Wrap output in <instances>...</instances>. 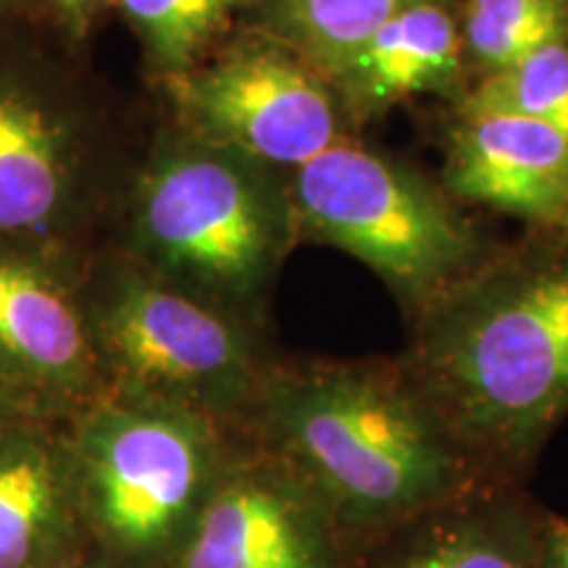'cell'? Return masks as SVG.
<instances>
[{
    "label": "cell",
    "mask_w": 568,
    "mask_h": 568,
    "mask_svg": "<svg viewBox=\"0 0 568 568\" xmlns=\"http://www.w3.org/2000/svg\"><path fill=\"white\" fill-rule=\"evenodd\" d=\"M464 63L458 3L429 0L389 19L326 80L335 88L347 122L358 124L414 95L450 92Z\"/></svg>",
    "instance_id": "obj_13"
},
{
    "label": "cell",
    "mask_w": 568,
    "mask_h": 568,
    "mask_svg": "<svg viewBox=\"0 0 568 568\" xmlns=\"http://www.w3.org/2000/svg\"><path fill=\"white\" fill-rule=\"evenodd\" d=\"M542 568H568V516L556 510L545 516Z\"/></svg>",
    "instance_id": "obj_20"
},
{
    "label": "cell",
    "mask_w": 568,
    "mask_h": 568,
    "mask_svg": "<svg viewBox=\"0 0 568 568\" xmlns=\"http://www.w3.org/2000/svg\"><path fill=\"white\" fill-rule=\"evenodd\" d=\"M63 568H67V566H63Z\"/></svg>",
    "instance_id": "obj_23"
},
{
    "label": "cell",
    "mask_w": 568,
    "mask_h": 568,
    "mask_svg": "<svg viewBox=\"0 0 568 568\" xmlns=\"http://www.w3.org/2000/svg\"><path fill=\"white\" fill-rule=\"evenodd\" d=\"M51 13L53 21L74 38H82L103 13L119 9V0H32Z\"/></svg>",
    "instance_id": "obj_19"
},
{
    "label": "cell",
    "mask_w": 568,
    "mask_h": 568,
    "mask_svg": "<svg viewBox=\"0 0 568 568\" xmlns=\"http://www.w3.org/2000/svg\"><path fill=\"white\" fill-rule=\"evenodd\" d=\"M80 293L101 372L119 393L234 422L251 418L274 366L253 322L184 293L130 255H84Z\"/></svg>",
    "instance_id": "obj_4"
},
{
    "label": "cell",
    "mask_w": 568,
    "mask_h": 568,
    "mask_svg": "<svg viewBox=\"0 0 568 568\" xmlns=\"http://www.w3.org/2000/svg\"><path fill=\"white\" fill-rule=\"evenodd\" d=\"M258 0H119L142 59L161 80L197 67L226 42L240 13Z\"/></svg>",
    "instance_id": "obj_16"
},
{
    "label": "cell",
    "mask_w": 568,
    "mask_h": 568,
    "mask_svg": "<svg viewBox=\"0 0 568 568\" xmlns=\"http://www.w3.org/2000/svg\"><path fill=\"white\" fill-rule=\"evenodd\" d=\"M224 418L119 393L95 403L69 447L71 479L122 550L151 552L190 524L237 450Z\"/></svg>",
    "instance_id": "obj_7"
},
{
    "label": "cell",
    "mask_w": 568,
    "mask_h": 568,
    "mask_svg": "<svg viewBox=\"0 0 568 568\" xmlns=\"http://www.w3.org/2000/svg\"><path fill=\"white\" fill-rule=\"evenodd\" d=\"M80 266L0 247V385L24 408L77 403L103 379Z\"/></svg>",
    "instance_id": "obj_10"
},
{
    "label": "cell",
    "mask_w": 568,
    "mask_h": 568,
    "mask_svg": "<svg viewBox=\"0 0 568 568\" xmlns=\"http://www.w3.org/2000/svg\"><path fill=\"white\" fill-rule=\"evenodd\" d=\"M161 82L176 130L282 172L347 140V116L332 82L258 27Z\"/></svg>",
    "instance_id": "obj_8"
},
{
    "label": "cell",
    "mask_w": 568,
    "mask_h": 568,
    "mask_svg": "<svg viewBox=\"0 0 568 568\" xmlns=\"http://www.w3.org/2000/svg\"><path fill=\"white\" fill-rule=\"evenodd\" d=\"M466 61L485 71L568 42V0H460Z\"/></svg>",
    "instance_id": "obj_17"
},
{
    "label": "cell",
    "mask_w": 568,
    "mask_h": 568,
    "mask_svg": "<svg viewBox=\"0 0 568 568\" xmlns=\"http://www.w3.org/2000/svg\"><path fill=\"white\" fill-rule=\"evenodd\" d=\"M24 410H27V408L21 406L17 397H13V395L9 393V389L0 385V429H3V426L13 424V422H19Z\"/></svg>",
    "instance_id": "obj_21"
},
{
    "label": "cell",
    "mask_w": 568,
    "mask_h": 568,
    "mask_svg": "<svg viewBox=\"0 0 568 568\" xmlns=\"http://www.w3.org/2000/svg\"><path fill=\"white\" fill-rule=\"evenodd\" d=\"M458 113L529 119L568 132V42H556L508 67L487 71L464 92Z\"/></svg>",
    "instance_id": "obj_18"
},
{
    "label": "cell",
    "mask_w": 568,
    "mask_h": 568,
    "mask_svg": "<svg viewBox=\"0 0 568 568\" xmlns=\"http://www.w3.org/2000/svg\"><path fill=\"white\" fill-rule=\"evenodd\" d=\"M400 358L489 477L521 485L568 418V237L479 261L416 311Z\"/></svg>",
    "instance_id": "obj_1"
},
{
    "label": "cell",
    "mask_w": 568,
    "mask_h": 568,
    "mask_svg": "<svg viewBox=\"0 0 568 568\" xmlns=\"http://www.w3.org/2000/svg\"><path fill=\"white\" fill-rule=\"evenodd\" d=\"M429 0H258V30L335 74L389 19ZM460 3V0H453Z\"/></svg>",
    "instance_id": "obj_15"
},
{
    "label": "cell",
    "mask_w": 568,
    "mask_h": 568,
    "mask_svg": "<svg viewBox=\"0 0 568 568\" xmlns=\"http://www.w3.org/2000/svg\"><path fill=\"white\" fill-rule=\"evenodd\" d=\"M445 190L458 201L568 230V132L514 116L458 113Z\"/></svg>",
    "instance_id": "obj_12"
},
{
    "label": "cell",
    "mask_w": 568,
    "mask_h": 568,
    "mask_svg": "<svg viewBox=\"0 0 568 568\" xmlns=\"http://www.w3.org/2000/svg\"><path fill=\"white\" fill-rule=\"evenodd\" d=\"M297 237L345 251L410 314L479 264L481 245L453 195L351 140L287 172Z\"/></svg>",
    "instance_id": "obj_6"
},
{
    "label": "cell",
    "mask_w": 568,
    "mask_h": 568,
    "mask_svg": "<svg viewBox=\"0 0 568 568\" xmlns=\"http://www.w3.org/2000/svg\"><path fill=\"white\" fill-rule=\"evenodd\" d=\"M251 418L261 445L314 489L355 556L408 518L497 481L403 358L274 368Z\"/></svg>",
    "instance_id": "obj_2"
},
{
    "label": "cell",
    "mask_w": 568,
    "mask_h": 568,
    "mask_svg": "<svg viewBox=\"0 0 568 568\" xmlns=\"http://www.w3.org/2000/svg\"><path fill=\"white\" fill-rule=\"evenodd\" d=\"M295 240L287 172L172 126L122 195L116 251L253 322Z\"/></svg>",
    "instance_id": "obj_3"
},
{
    "label": "cell",
    "mask_w": 568,
    "mask_h": 568,
    "mask_svg": "<svg viewBox=\"0 0 568 568\" xmlns=\"http://www.w3.org/2000/svg\"><path fill=\"white\" fill-rule=\"evenodd\" d=\"M318 495L264 445L234 453L184 535L176 568H351Z\"/></svg>",
    "instance_id": "obj_9"
},
{
    "label": "cell",
    "mask_w": 568,
    "mask_h": 568,
    "mask_svg": "<svg viewBox=\"0 0 568 568\" xmlns=\"http://www.w3.org/2000/svg\"><path fill=\"white\" fill-rule=\"evenodd\" d=\"M71 481L69 450L21 422L0 429V568H30L51 550Z\"/></svg>",
    "instance_id": "obj_14"
},
{
    "label": "cell",
    "mask_w": 568,
    "mask_h": 568,
    "mask_svg": "<svg viewBox=\"0 0 568 568\" xmlns=\"http://www.w3.org/2000/svg\"><path fill=\"white\" fill-rule=\"evenodd\" d=\"M545 516L521 485L495 481L376 537L351 568H542Z\"/></svg>",
    "instance_id": "obj_11"
},
{
    "label": "cell",
    "mask_w": 568,
    "mask_h": 568,
    "mask_svg": "<svg viewBox=\"0 0 568 568\" xmlns=\"http://www.w3.org/2000/svg\"><path fill=\"white\" fill-rule=\"evenodd\" d=\"M30 3L32 0H0V27L11 24V21L17 19H24L27 6Z\"/></svg>",
    "instance_id": "obj_22"
},
{
    "label": "cell",
    "mask_w": 568,
    "mask_h": 568,
    "mask_svg": "<svg viewBox=\"0 0 568 568\" xmlns=\"http://www.w3.org/2000/svg\"><path fill=\"white\" fill-rule=\"evenodd\" d=\"M105 140L69 71L0 27V247L82 264L84 232L105 197Z\"/></svg>",
    "instance_id": "obj_5"
}]
</instances>
